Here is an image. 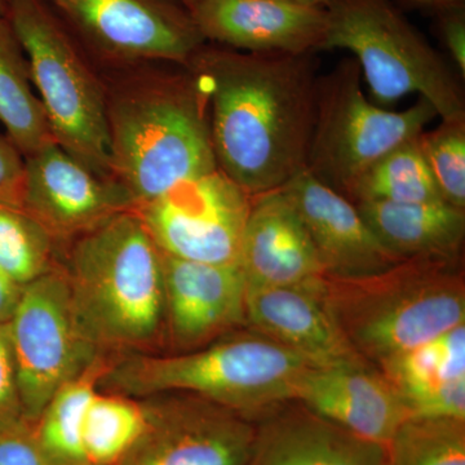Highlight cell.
I'll use <instances>...</instances> for the list:
<instances>
[{"instance_id": "6da1fadb", "label": "cell", "mask_w": 465, "mask_h": 465, "mask_svg": "<svg viewBox=\"0 0 465 465\" xmlns=\"http://www.w3.org/2000/svg\"><path fill=\"white\" fill-rule=\"evenodd\" d=\"M313 54L202 47L186 65L207 92L217 168L252 198L307 167L320 79Z\"/></svg>"}, {"instance_id": "7a4b0ae2", "label": "cell", "mask_w": 465, "mask_h": 465, "mask_svg": "<svg viewBox=\"0 0 465 465\" xmlns=\"http://www.w3.org/2000/svg\"><path fill=\"white\" fill-rule=\"evenodd\" d=\"M63 271L79 323L100 353H145L157 344L162 251L134 208L73 241Z\"/></svg>"}, {"instance_id": "3957f363", "label": "cell", "mask_w": 465, "mask_h": 465, "mask_svg": "<svg viewBox=\"0 0 465 465\" xmlns=\"http://www.w3.org/2000/svg\"><path fill=\"white\" fill-rule=\"evenodd\" d=\"M312 367L304 358L246 327L194 351L113 358L101 376L99 391L137 400L193 394L255 423L295 401L300 381Z\"/></svg>"}, {"instance_id": "277c9868", "label": "cell", "mask_w": 465, "mask_h": 465, "mask_svg": "<svg viewBox=\"0 0 465 465\" xmlns=\"http://www.w3.org/2000/svg\"><path fill=\"white\" fill-rule=\"evenodd\" d=\"M186 67L106 96L112 176L136 207L217 170L207 92Z\"/></svg>"}, {"instance_id": "5b68a950", "label": "cell", "mask_w": 465, "mask_h": 465, "mask_svg": "<svg viewBox=\"0 0 465 465\" xmlns=\"http://www.w3.org/2000/svg\"><path fill=\"white\" fill-rule=\"evenodd\" d=\"M332 316L376 367L465 323L463 256H419L358 278L324 275Z\"/></svg>"}, {"instance_id": "8992f818", "label": "cell", "mask_w": 465, "mask_h": 465, "mask_svg": "<svg viewBox=\"0 0 465 465\" xmlns=\"http://www.w3.org/2000/svg\"><path fill=\"white\" fill-rule=\"evenodd\" d=\"M5 16L25 52L54 142L92 173L113 177L106 94L75 36L45 0H11Z\"/></svg>"}, {"instance_id": "52a82bcc", "label": "cell", "mask_w": 465, "mask_h": 465, "mask_svg": "<svg viewBox=\"0 0 465 465\" xmlns=\"http://www.w3.org/2000/svg\"><path fill=\"white\" fill-rule=\"evenodd\" d=\"M321 51L354 54L376 104L418 94L442 121H465L459 79L390 0H332Z\"/></svg>"}, {"instance_id": "ba28073f", "label": "cell", "mask_w": 465, "mask_h": 465, "mask_svg": "<svg viewBox=\"0 0 465 465\" xmlns=\"http://www.w3.org/2000/svg\"><path fill=\"white\" fill-rule=\"evenodd\" d=\"M361 78L357 61L348 58L318 79L316 118L305 167L347 200L379 159L418 137L437 116L423 97L403 112L382 109L367 99Z\"/></svg>"}, {"instance_id": "9c48e42d", "label": "cell", "mask_w": 465, "mask_h": 465, "mask_svg": "<svg viewBox=\"0 0 465 465\" xmlns=\"http://www.w3.org/2000/svg\"><path fill=\"white\" fill-rule=\"evenodd\" d=\"M8 331L18 393L30 424L66 382L105 356L79 323L63 269H52L24 286Z\"/></svg>"}, {"instance_id": "30bf717a", "label": "cell", "mask_w": 465, "mask_h": 465, "mask_svg": "<svg viewBox=\"0 0 465 465\" xmlns=\"http://www.w3.org/2000/svg\"><path fill=\"white\" fill-rule=\"evenodd\" d=\"M252 197L219 168L134 208L162 252L208 264L238 262Z\"/></svg>"}, {"instance_id": "8fae6325", "label": "cell", "mask_w": 465, "mask_h": 465, "mask_svg": "<svg viewBox=\"0 0 465 465\" xmlns=\"http://www.w3.org/2000/svg\"><path fill=\"white\" fill-rule=\"evenodd\" d=\"M73 35L118 63L188 65L204 39L171 0H45Z\"/></svg>"}, {"instance_id": "7c38bea8", "label": "cell", "mask_w": 465, "mask_h": 465, "mask_svg": "<svg viewBox=\"0 0 465 465\" xmlns=\"http://www.w3.org/2000/svg\"><path fill=\"white\" fill-rule=\"evenodd\" d=\"M145 423L116 465H246L255 423L186 393L143 399Z\"/></svg>"}, {"instance_id": "4fadbf2b", "label": "cell", "mask_w": 465, "mask_h": 465, "mask_svg": "<svg viewBox=\"0 0 465 465\" xmlns=\"http://www.w3.org/2000/svg\"><path fill=\"white\" fill-rule=\"evenodd\" d=\"M24 159L23 210L54 243H72L119 213L136 208L130 193L115 179L92 173L56 143Z\"/></svg>"}, {"instance_id": "5bb4252c", "label": "cell", "mask_w": 465, "mask_h": 465, "mask_svg": "<svg viewBox=\"0 0 465 465\" xmlns=\"http://www.w3.org/2000/svg\"><path fill=\"white\" fill-rule=\"evenodd\" d=\"M164 332L177 351L206 347L246 327L247 282L240 264H208L162 252Z\"/></svg>"}, {"instance_id": "9a60e30c", "label": "cell", "mask_w": 465, "mask_h": 465, "mask_svg": "<svg viewBox=\"0 0 465 465\" xmlns=\"http://www.w3.org/2000/svg\"><path fill=\"white\" fill-rule=\"evenodd\" d=\"M246 327L313 367L363 360L332 316L324 275L290 286L247 289Z\"/></svg>"}, {"instance_id": "2e32d148", "label": "cell", "mask_w": 465, "mask_h": 465, "mask_svg": "<svg viewBox=\"0 0 465 465\" xmlns=\"http://www.w3.org/2000/svg\"><path fill=\"white\" fill-rule=\"evenodd\" d=\"M189 14L204 41L252 54H314L326 34V8L287 0H195Z\"/></svg>"}, {"instance_id": "e0dca14e", "label": "cell", "mask_w": 465, "mask_h": 465, "mask_svg": "<svg viewBox=\"0 0 465 465\" xmlns=\"http://www.w3.org/2000/svg\"><path fill=\"white\" fill-rule=\"evenodd\" d=\"M281 191L307 226L324 275L366 277L402 262L385 249L353 202L318 182L307 170Z\"/></svg>"}, {"instance_id": "ac0fdd59", "label": "cell", "mask_w": 465, "mask_h": 465, "mask_svg": "<svg viewBox=\"0 0 465 465\" xmlns=\"http://www.w3.org/2000/svg\"><path fill=\"white\" fill-rule=\"evenodd\" d=\"M296 402L361 439L385 446L409 418L393 385L367 361L312 367Z\"/></svg>"}, {"instance_id": "d6986e66", "label": "cell", "mask_w": 465, "mask_h": 465, "mask_svg": "<svg viewBox=\"0 0 465 465\" xmlns=\"http://www.w3.org/2000/svg\"><path fill=\"white\" fill-rule=\"evenodd\" d=\"M238 264L247 289L290 286L324 275L307 226L281 189L252 198Z\"/></svg>"}, {"instance_id": "ffe728a7", "label": "cell", "mask_w": 465, "mask_h": 465, "mask_svg": "<svg viewBox=\"0 0 465 465\" xmlns=\"http://www.w3.org/2000/svg\"><path fill=\"white\" fill-rule=\"evenodd\" d=\"M246 465H387L379 443L327 420L296 401L255 421Z\"/></svg>"}, {"instance_id": "44dd1931", "label": "cell", "mask_w": 465, "mask_h": 465, "mask_svg": "<svg viewBox=\"0 0 465 465\" xmlns=\"http://www.w3.org/2000/svg\"><path fill=\"white\" fill-rule=\"evenodd\" d=\"M385 249L401 260L419 256H461L465 210L446 202L356 204Z\"/></svg>"}, {"instance_id": "7402d4cb", "label": "cell", "mask_w": 465, "mask_h": 465, "mask_svg": "<svg viewBox=\"0 0 465 465\" xmlns=\"http://www.w3.org/2000/svg\"><path fill=\"white\" fill-rule=\"evenodd\" d=\"M0 124L24 158L56 143L34 90L25 52L5 15H0Z\"/></svg>"}, {"instance_id": "603a6c76", "label": "cell", "mask_w": 465, "mask_h": 465, "mask_svg": "<svg viewBox=\"0 0 465 465\" xmlns=\"http://www.w3.org/2000/svg\"><path fill=\"white\" fill-rule=\"evenodd\" d=\"M400 394L409 416L437 393L465 381V323L440 333L379 367Z\"/></svg>"}, {"instance_id": "cb8c5ba5", "label": "cell", "mask_w": 465, "mask_h": 465, "mask_svg": "<svg viewBox=\"0 0 465 465\" xmlns=\"http://www.w3.org/2000/svg\"><path fill=\"white\" fill-rule=\"evenodd\" d=\"M110 365L108 356L100 357L81 375L66 382L52 397L33 432L42 449L61 465H88L82 433L91 400L99 391L101 376Z\"/></svg>"}, {"instance_id": "d4e9b609", "label": "cell", "mask_w": 465, "mask_h": 465, "mask_svg": "<svg viewBox=\"0 0 465 465\" xmlns=\"http://www.w3.org/2000/svg\"><path fill=\"white\" fill-rule=\"evenodd\" d=\"M349 201L430 203L445 202L421 152L419 136L397 146L370 168Z\"/></svg>"}, {"instance_id": "484cf974", "label": "cell", "mask_w": 465, "mask_h": 465, "mask_svg": "<svg viewBox=\"0 0 465 465\" xmlns=\"http://www.w3.org/2000/svg\"><path fill=\"white\" fill-rule=\"evenodd\" d=\"M142 400L97 391L85 414L82 445L88 465H116L142 433Z\"/></svg>"}, {"instance_id": "4316f807", "label": "cell", "mask_w": 465, "mask_h": 465, "mask_svg": "<svg viewBox=\"0 0 465 465\" xmlns=\"http://www.w3.org/2000/svg\"><path fill=\"white\" fill-rule=\"evenodd\" d=\"M384 449L387 465H465V420L410 416Z\"/></svg>"}, {"instance_id": "83f0119b", "label": "cell", "mask_w": 465, "mask_h": 465, "mask_svg": "<svg viewBox=\"0 0 465 465\" xmlns=\"http://www.w3.org/2000/svg\"><path fill=\"white\" fill-rule=\"evenodd\" d=\"M54 241L20 208L0 206V268L20 286L48 273Z\"/></svg>"}, {"instance_id": "f1b7e54d", "label": "cell", "mask_w": 465, "mask_h": 465, "mask_svg": "<svg viewBox=\"0 0 465 465\" xmlns=\"http://www.w3.org/2000/svg\"><path fill=\"white\" fill-rule=\"evenodd\" d=\"M419 143L442 200L465 210V121H442Z\"/></svg>"}, {"instance_id": "f546056e", "label": "cell", "mask_w": 465, "mask_h": 465, "mask_svg": "<svg viewBox=\"0 0 465 465\" xmlns=\"http://www.w3.org/2000/svg\"><path fill=\"white\" fill-rule=\"evenodd\" d=\"M23 423L29 421L18 393L8 323L0 324V432Z\"/></svg>"}, {"instance_id": "4dcf8cb0", "label": "cell", "mask_w": 465, "mask_h": 465, "mask_svg": "<svg viewBox=\"0 0 465 465\" xmlns=\"http://www.w3.org/2000/svg\"><path fill=\"white\" fill-rule=\"evenodd\" d=\"M0 465H61L42 449L33 424L23 423L0 432Z\"/></svg>"}, {"instance_id": "1f68e13d", "label": "cell", "mask_w": 465, "mask_h": 465, "mask_svg": "<svg viewBox=\"0 0 465 465\" xmlns=\"http://www.w3.org/2000/svg\"><path fill=\"white\" fill-rule=\"evenodd\" d=\"M25 159L7 136H0V206L23 210Z\"/></svg>"}, {"instance_id": "d6a6232c", "label": "cell", "mask_w": 465, "mask_h": 465, "mask_svg": "<svg viewBox=\"0 0 465 465\" xmlns=\"http://www.w3.org/2000/svg\"><path fill=\"white\" fill-rule=\"evenodd\" d=\"M440 29L443 43L461 76H465V15L464 7L440 12Z\"/></svg>"}, {"instance_id": "836d02e7", "label": "cell", "mask_w": 465, "mask_h": 465, "mask_svg": "<svg viewBox=\"0 0 465 465\" xmlns=\"http://www.w3.org/2000/svg\"><path fill=\"white\" fill-rule=\"evenodd\" d=\"M24 286L15 282L2 268H0V324L8 323L16 311Z\"/></svg>"}, {"instance_id": "e575fe53", "label": "cell", "mask_w": 465, "mask_h": 465, "mask_svg": "<svg viewBox=\"0 0 465 465\" xmlns=\"http://www.w3.org/2000/svg\"><path fill=\"white\" fill-rule=\"evenodd\" d=\"M416 5L423 7L437 9L439 12L446 9L464 7V0H412Z\"/></svg>"}, {"instance_id": "d590c367", "label": "cell", "mask_w": 465, "mask_h": 465, "mask_svg": "<svg viewBox=\"0 0 465 465\" xmlns=\"http://www.w3.org/2000/svg\"><path fill=\"white\" fill-rule=\"evenodd\" d=\"M287 2L295 3V5H304V7L326 8L332 0H287Z\"/></svg>"}, {"instance_id": "8d00e7d4", "label": "cell", "mask_w": 465, "mask_h": 465, "mask_svg": "<svg viewBox=\"0 0 465 465\" xmlns=\"http://www.w3.org/2000/svg\"><path fill=\"white\" fill-rule=\"evenodd\" d=\"M9 3H11V0H0V15L7 14Z\"/></svg>"}, {"instance_id": "74e56055", "label": "cell", "mask_w": 465, "mask_h": 465, "mask_svg": "<svg viewBox=\"0 0 465 465\" xmlns=\"http://www.w3.org/2000/svg\"><path fill=\"white\" fill-rule=\"evenodd\" d=\"M177 2L182 3L183 7H185L189 11V9L192 8V5H194L195 0H177Z\"/></svg>"}]
</instances>
